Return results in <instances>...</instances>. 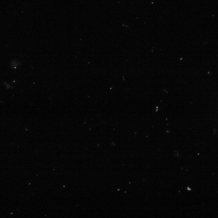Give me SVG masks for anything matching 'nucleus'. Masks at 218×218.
<instances>
[{"label": "nucleus", "instance_id": "f257e3e1", "mask_svg": "<svg viewBox=\"0 0 218 218\" xmlns=\"http://www.w3.org/2000/svg\"><path fill=\"white\" fill-rule=\"evenodd\" d=\"M187 190L189 191L191 190V189L189 188V187H187Z\"/></svg>", "mask_w": 218, "mask_h": 218}]
</instances>
